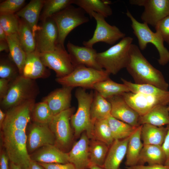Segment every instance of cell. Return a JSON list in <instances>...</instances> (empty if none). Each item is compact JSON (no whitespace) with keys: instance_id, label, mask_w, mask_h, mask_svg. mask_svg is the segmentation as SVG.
Here are the masks:
<instances>
[{"instance_id":"obj_39","label":"cell","mask_w":169,"mask_h":169,"mask_svg":"<svg viewBox=\"0 0 169 169\" xmlns=\"http://www.w3.org/2000/svg\"><path fill=\"white\" fill-rule=\"evenodd\" d=\"M53 116L46 103L42 101L35 104L31 115V119L33 122L49 124Z\"/></svg>"},{"instance_id":"obj_51","label":"cell","mask_w":169,"mask_h":169,"mask_svg":"<svg viewBox=\"0 0 169 169\" xmlns=\"http://www.w3.org/2000/svg\"><path fill=\"white\" fill-rule=\"evenodd\" d=\"M7 35L2 27L0 26V41H6Z\"/></svg>"},{"instance_id":"obj_46","label":"cell","mask_w":169,"mask_h":169,"mask_svg":"<svg viewBox=\"0 0 169 169\" xmlns=\"http://www.w3.org/2000/svg\"><path fill=\"white\" fill-rule=\"evenodd\" d=\"M8 79H0V100L1 101L7 94L10 82Z\"/></svg>"},{"instance_id":"obj_12","label":"cell","mask_w":169,"mask_h":169,"mask_svg":"<svg viewBox=\"0 0 169 169\" xmlns=\"http://www.w3.org/2000/svg\"><path fill=\"white\" fill-rule=\"evenodd\" d=\"M129 3L144 7L141 19L143 23L153 27L169 16V0H131Z\"/></svg>"},{"instance_id":"obj_43","label":"cell","mask_w":169,"mask_h":169,"mask_svg":"<svg viewBox=\"0 0 169 169\" xmlns=\"http://www.w3.org/2000/svg\"><path fill=\"white\" fill-rule=\"evenodd\" d=\"M155 28L164 42L169 44V16L160 21Z\"/></svg>"},{"instance_id":"obj_55","label":"cell","mask_w":169,"mask_h":169,"mask_svg":"<svg viewBox=\"0 0 169 169\" xmlns=\"http://www.w3.org/2000/svg\"><path fill=\"white\" fill-rule=\"evenodd\" d=\"M167 108H168V110L169 112V105H168V106H167Z\"/></svg>"},{"instance_id":"obj_38","label":"cell","mask_w":169,"mask_h":169,"mask_svg":"<svg viewBox=\"0 0 169 169\" xmlns=\"http://www.w3.org/2000/svg\"><path fill=\"white\" fill-rule=\"evenodd\" d=\"M74 0H44L43 11L40 17L42 21L73 4Z\"/></svg>"},{"instance_id":"obj_52","label":"cell","mask_w":169,"mask_h":169,"mask_svg":"<svg viewBox=\"0 0 169 169\" xmlns=\"http://www.w3.org/2000/svg\"><path fill=\"white\" fill-rule=\"evenodd\" d=\"M6 116V113L0 110V128L1 129Z\"/></svg>"},{"instance_id":"obj_11","label":"cell","mask_w":169,"mask_h":169,"mask_svg":"<svg viewBox=\"0 0 169 169\" xmlns=\"http://www.w3.org/2000/svg\"><path fill=\"white\" fill-rule=\"evenodd\" d=\"M74 110L70 107L54 116L48 124L55 136V145L60 149L66 148L71 141L73 135L70 122Z\"/></svg>"},{"instance_id":"obj_42","label":"cell","mask_w":169,"mask_h":169,"mask_svg":"<svg viewBox=\"0 0 169 169\" xmlns=\"http://www.w3.org/2000/svg\"><path fill=\"white\" fill-rule=\"evenodd\" d=\"M25 0H6L0 4V14H15L24 5Z\"/></svg>"},{"instance_id":"obj_13","label":"cell","mask_w":169,"mask_h":169,"mask_svg":"<svg viewBox=\"0 0 169 169\" xmlns=\"http://www.w3.org/2000/svg\"><path fill=\"white\" fill-rule=\"evenodd\" d=\"M35 99L29 100L8 110L2 128L26 129L31 119L33 110L35 104Z\"/></svg>"},{"instance_id":"obj_49","label":"cell","mask_w":169,"mask_h":169,"mask_svg":"<svg viewBox=\"0 0 169 169\" xmlns=\"http://www.w3.org/2000/svg\"><path fill=\"white\" fill-rule=\"evenodd\" d=\"M27 169H45L38 162L31 160L30 164Z\"/></svg>"},{"instance_id":"obj_34","label":"cell","mask_w":169,"mask_h":169,"mask_svg":"<svg viewBox=\"0 0 169 169\" xmlns=\"http://www.w3.org/2000/svg\"><path fill=\"white\" fill-rule=\"evenodd\" d=\"M121 80L130 92L152 95L169 100V90H164L151 84H136L123 78H121Z\"/></svg>"},{"instance_id":"obj_10","label":"cell","mask_w":169,"mask_h":169,"mask_svg":"<svg viewBox=\"0 0 169 169\" xmlns=\"http://www.w3.org/2000/svg\"><path fill=\"white\" fill-rule=\"evenodd\" d=\"M38 53L43 64L46 67L54 71L57 78L65 76L74 69L64 47L57 44L51 51Z\"/></svg>"},{"instance_id":"obj_19","label":"cell","mask_w":169,"mask_h":169,"mask_svg":"<svg viewBox=\"0 0 169 169\" xmlns=\"http://www.w3.org/2000/svg\"><path fill=\"white\" fill-rule=\"evenodd\" d=\"M89 139L86 132H83L68 153L69 162L76 169H88L90 163Z\"/></svg>"},{"instance_id":"obj_18","label":"cell","mask_w":169,"mask_h":169,"mask_svg":"<svg viewBox=\"0 0 169 169\" xmlns=\"http://www.w3.org/2000/svg\"><path fill=\"white\" fill-rule=\"evenodd\" d=\"M110 103L111 115L114 118L131 126L137 127L140 115L126 102L122 95L107 99Z\"/></svg>"},{"instance_id":"obj_7","label":"cell","mask_w":169,"mask_h":169,"mask_svg":"<svg viewBox=\"0 0 169 169\" xmlns=\"http://www.w3.org/2000/svg\"><path fill=\"white\" fill-rule=\"evenodd\" d=\"M109 75L104 69L100 70L80 66L75 68L69 74L57 78L56 81L63 86L93 89L95 84L109 78Z\"/></svg>"},{"instance_id":"obj_23","label":"cell","mask_w":169,"mask_h":169,"mask_svg":"<svg viewBox=\"0 0 169 169\" xmlns=\"http://www.w3.org/2000/svg\"><path fill=\"white\" fill-rule=\"evenodd\" d=\"M129 137L114 140L110 146L104 165L105 169H119L126 156Z\"/></svg>"},{"instance_id":"obj_48","label":"cell","mask_w":169,"mask_h":169,"mask_svg":"<svg viewBox=\"0 0 169 169\" xmlns=\"http://www.w3.org/2000/svg\"><path fill=\"white\" fill-rule=\"evenodd\" d=\"M9 160L5 150L2 148L0 154V169H9Z\"/></svg>"},{"instance_id":"obj_27","label":"cell","mask_w":169,"mask_h":169,"mask_svg":"<svg viewBox=\"0 0 169 169\" xmlns=\"http://www.w3.org/2000/svg\"><path fill=\"white\" fill-rule=\"evenodd\" d=\"M111 2L107 0H74L73 4L83 9L90 18L92 13L95 12L107 17L112 14L110 7Z\"/></svg>"},{"instance_id":"obj_32","label":"cell","mask_w":169,"mask_h":169,"mask_svg":"<svg viewBox=\"0 0 169 169\" xmlns=\"http://www.w3.org/2000/svg\"><path fill=\"white\" fill-rule=\"evenodd\" d=\"M111 110L110 103L95 91L90 108L91 118L93 122L107 119L111 115Z\"/></svg>"},{"instance_id":"obj_16","label":"cell","mask_w":169,"mask_h":169,"mask_svg":"<svg viewBox=\"0 0 169 169\" xmlns=\"http://www.w3.org/2000/svg\"><path fill=\"white\" fill-rule=\"evenodd\" d=\"M127 104L140 116L143 115L158 105H166L169 100L154 96L129 92L122 95Z\"/></svg>"},{"instance_id":"obj_44","label":"cell","mask_w":169,"mask_h":169,"mask_svg":"<svg viewBox=\"0 0 169 169\" xmlns=\"http://www.w3.org/2000/svg\"><path fill=\"white\" fill-rule=\"evenodd\" d=\"M38 163L45 169H76L74 166L70 162L65 164Z\"/></svg>"},{"instance_id":"obj_21","label":"cell","mask_w":169,"mask_h":169,"mask_svg":"<svg viewBox=\"0 0 169 169\" xmlns=\"http://www.w3.org/2000/svg\"><path fill=\"white\" fill-rule=\"evenodd\" d=\"M30 157L31 160L38 163L65 164L69 162L68 153L53 145L39 148Z\"/></svg>"},{"instance_id":"obj_4","label":"cell","mask_w":169,"mask_h":169,"mask_svg":"<svg viewBox=\"0 0 169 169\" xmlns=\"http://www.w3.org/2000/svg\"><path fill=\"white\" fill-rule=\"evenodd\" d=\"M94 94L93 91L89 93L81 88H78L75 91L78 106L76 112L71 116L70 123L76 137L84 131L89 139H92L94 123L91 118L90 108Z\"/></svg>"},{"instance_id":"obj_25","label":"cell","mask_w":169,"mask_h":169,"mask_svg":"<svg viewBox=\"0 0 169 169\" xmlns=\"http://www.w3.org/2000/svg\"><path fill=\"white\" fill-rule=\"evenodd\" d=\"M140 125L149 124L158 127L169 125V112L166 105H158L145 114L140 116Z\"/></svg>"},{"instance_id":"obj_9","label":"cell","mask_w":169,"mask_h":169,"mask_svg":"<svg viewBox=\"0 0 169 169\" xmlns=\"http://www.w3.org/2000/svg\"><path fill=\"white\" fill-rule=\"evenodd\" d=\"M92 16L96 22V28L92 37L87 41H83L84 46L92 48L94 45L100 42L113 45L125 37V34L117 27L109 24L103 15L93 12Z\"/></svg>"},{"instance_id":"obj_47","label":"cell","mask_w":169,"mask_h":169,"mask_svg":"<svg viewBox=\"0 0 169 169\" xmlns=\"http://www.w3.org/2000/svg\"><path fill=\"white\" fill-rule=\"evenodd\" d=\"M126 169H169V167L163 165H137L133 166L126 167Z\"/></svg>"},{"instance_id":"obj_20","label":"cell","mask_w":169,"mask_h":169,"mask_svg":"<svg viewBox=\"0 0 169 169\" xmlns=\"http://www.w3.org/2000/svg\"><path fill=\"white\" fill-rule=\"evenodd\" d=\"M73 88L63 86L52 91L44 98L42 101L47 103L54 116L71 107Z\"/></svg>"},{"instance_id":"obj_41","label":"cell","mask_w":169,"mask_h":169,"mask_svg":"<svg viewBox=\"0 0 169 169\" xmlns=\"http://www.w3.org/2000/svg\"><path fill=\"white\" fill-rule=\"evenodd\" d=\"M18 69L16 65L10 59H2L0 62V77L1 78L12 81L19 75Z\"/></svg>"},{"instance_id":"obj_53","label":"cell","mask_w":169,"mask_h":169,"mask_svg":"<svg viewBox=\"0 0 169 169\" xmlns=\"http://www.w3.org/2000/svg\"><path fill=\"white\" fill-rule=\"evenodd\" d=\"M88 169H105L104 167L90 163Z\"/></svg>"},{"instance_id":"obj_17","label":"cell","mask_w":169,"mask_h":169,"mask_svg":"<svg viewBox=\"0 0 169 169\" xmlns=\"http://www.w3.org/2000/svg\"><path fill=\"white\" fill-rule=\"evenodd\" d=\"M67 47L74 68L80 66H84L98 70H103L96 60L98 53L93 47L76 45L70 41L67 43Z\"/></svg>"},{"instance_id":"obj_1","label":"cell","mask_w":169,"mask_h":169,"mask_svg":"<svg viewBox=\"0 0 169 169\" xmlns=\"http://www.w3.org/2000/svg\"><path fill=\"white\" fill-rule=\"evenodd\" d=\"M126 68L135 83L151 84L168 90L169 84L162 73L149 62L136 44H132L131 45L129 60Z\"/></svg>"},{"instance_id":"obj_45","label":"cell","mask_w":169,"mask_h":169,"mask_svg":"<svg viewBox=\"0 0 169 169\" xmlns=\"http://www.w3.org/2000/svg\"><path fill=\"white\" fill-rule=\"evenodd\" d=\"M168 128L167 133L161 145L166 158L164 165L169 167V125H167Z\"/></svg>"},{"instance_id":"obj_37","label":"cell","mask_w":169,"mask_h":169,"mask_svg":"<svg viewBox=\"0 0 169 169\" xmlns=\"http://www.w3.org/2000/svg\"><path fill=\"white\" fill-rule=\"evenodd\" d=\"M91 139L102 142L109 147L114 141L107 119L95 121Z\"/></svg>"},{"instance_id":"obj_22","label":"cell","mask_w":169,"mask_h":169,"mask_svg":"<svg viewBox=\"0 0 169 169\" xmlns=\"http://www.w3.org/2000/svg\"><path fill=\"white\" fill-rule=\"evenodd\" d=\"M26 55L22 75L33 80L49 76V72L42 62L36 50Z\"/></svg>"},{"instance_id":"obj_31","label":"cell","mask_w":169,"mask_h":169,"mask_svg":"<svg viewBox=\"0 0 169 169\" xmlns=\"http://www.w3.org/2000/svg\"><path fill=\"white\" fill-rule=\"evenodd\" d=\"M93 89L106 99L130 92L125 84L116 83L110 78L96 83Z\"/></svg>"},{"instance_id":"obj_2","label":"cell","mask_w":169,"mask_h":169,"mask_svg":"<svg viewBox=\"0 0 169 169\" xmlns=\"http://www.w3.org/2000/svg\"><path fill=\"white\" fill-rule=\"evenodd\" d=\"M3 145L10 162L27 169L31 159L28 151L26 130L3 128Z\"/></svg>"},{"instance_id":"obj_54","label":"cell","mask_w":169,"mask_h":169,"mask_svg":"<svg viewBox=\"0 0 169 169\" xmlns=\"http://www.w3.org/2000/svg\"><path fill=\"white\" fill-rule=\"evenodd\" d=\"M9 169H22V168L18 165L10 162Z\"/></svg>"},{"instance_id":"obj_40","label":"cell","mask_w":169,"mask_h":169,"mask_svg":"<svg viewBox=\"0 0 169 169\" xmlns=\"http://www.w3.org/2000/svg\"><path fill=\"white\" fill-rule=\"evenodd\" d=\"M20 18L16 14H0V26L7 35L18 33Z\"/></svg>"},{"instance_id":"obj_35","label":"cell","mask_w":169,"mask_h":169,"mask_svg":"<svg viewBox=\"0 0 169 169\" xmlns=\"http://www.w3.org/2000/svg\"><path fill=\"white\" fill-rule=\"evenodd\" d=\"M114 140L129 137L138 127L131 126L110 115L107 119Z\"/></svg>"},{"instance_id":"obj_14","label":"cell","mask_w":169,"mask_h":169,"mask_svg":"<svg viewBox=\"0 0 169 169\" xmlns=\"http://www.w3.org/2000/svg\"><path fill=\"white\" fill-rule=\"evenodd\" d=\"M58 36L57 25L52 18L43 21L36 33V50L43 53L53 50L57 45Z\"/></svg>"},{"instance_id":"obj_36","label":"cell","mask_w":169,"mask_h":169,"mask_svg":"<svg viewBox=\"0 0 169 169\" xmlns=\"http://www.w3.org/2000/svg\"><path fill=\"white\" fill-rule=\"evenodd\" d=\"M109 147L102 142L91 139L89 144L90 163L103 167Z\"/></svg>"},{"instance_id":"obj_28","label":"cell","mask_w":169,"mask_h":169,"mask_svg":"<svg viewBox=\"0 0 169 169\" xmlns=\"http://www.w3.org/2000/svg\"><path fill=\"white\" fill-rule=\"evenodd\" d=\"M7 41L9 46L10 59L17 66L22 75L27 55L21 44L18 33L7 35Z\"/></svg>"},{"instance_id":"obj_33","label":"cell","mask_w":169,"mask_h":169,"mask_svg":"<svg viewBox=\"0 0 169 169\" xmlns=\"http://www.w3.org/2000/svg\"><path fill=\"white\" fill-rule=\"evenodd\" d=\"M18 34L21 44L26 54L36 50L35 36L29 25L20 18Z\"/></svg>"},{"instance_id":"obj_8","label":"cell","mask_w":169,"mask_h":169,"mask_svg":"<svg viewBox=\"0 0 169 169\" xmlns=\"http://www.w3.org/2000/svg\"><path fill=\"white\" fill-rule=\"evenodd\" d=\"M85 13L81 8L70 5L51 17L55 22L58 28V44L64 47L65 40L68 34L79 26L89 21Z\"/></svg>"},{"instance_id":"obj_3","label":"cell","mask_w":169,"mask_h":169,"mask_svg":"<svg viewBox=\"0 0 169 169\" xmlns=\"http://www.w3.org/2000/svg\"><path fill=\"white\" fill-rule=\"evenodd\" d=\"M133 39L131 37L125 36L106 50L98 53L96 60L100 67L110 74L113 75L126 68Z\"/></svg>"},{"instance_id":"obj_24","label":"cell","mask_w":169,"mask_h":169,"mask_svg":"<svg viewBox=\"0 0 169 169\" xmlns=\"http://www.w3.org/2000/svg\"><path fill=\"white\" fill-rule=\"evenodd\" d=\"M44 4V0H31L16 13L29 25L35 36L39 27L38 23Z\"/></svg>"},{"instance_id":"obj_56","label":"cell","mask_w":169,"mask_h":169,"mask_svg":"<svg viewBox=\"0 0 169 169\" xmlns=\"http://www.w3.org/2000/svg\"></svg>"},{"instance_id":"obj_30","label":"cell","mask_w":169,"mask_h":169,"mask_svg":"<svg viewBox=\"0 0 169 169\" xmlns=\"http://www.w3.org/2000/svg\"><path fill=\"white\" fill-rule=\"evenodd\" d=\"M166 161L161 146L154 145H144L141 152L137 165H163Z\"/></svg>"},{"instance_id":"obj_6","label":"cell","mask_w":169,"mask_h":169,"mask_svg":"<svg viewBox=\"0 0 169 169\" xmlns=\"http://www.w3.org/2000/svg\"><path fill=\"white\" fill-rule=\"evenodd\" d=\"M126 14L131 21V27L137 38L140 49L144 50L148 44H151L158 52L159 57L158 62L159 64L164 66L168 64L169 51L165 47L164 41L161 35L157 32L152 31L147 24L137 21L128 10Z\"/></svg>"},{"instance_id":"obj_50","label":"cell","mask_w":169,"mask_h":169,"mask_svg":"<svg viewBox=\"0 0 169 169\" xmlns=\"http://www.w3.org/2000/svg\"><path fill=\"white\" fill-rule=\"evenodd\" d=\"M5 51L9 52V46L7 41H0V52Z\"/></svg>"},{"instance_id":"obj_15","label":"cell","mask_w":169,"mask_h":169,"mask_svg":"<svg viewBox=\"0 0 169 169\" xmlns=\"http://www.w3.org/2000/svg\"><path fill=\"white\" fill-rule=\"evenodd\" d=\"M55 144V136L48 124L33 122L31 125L27 141L29 153H32L43 146Z\"/></svg>"},{"instance_id":"obj_29","label":"cell","mask_w":169,"mask_h":169,"mask_svg":"<svg viewBox=\"0 0 169 169\" xmlns=\"http://www.w3.org/2000/svg\"><path fill=\"white\" fill-rule=\"evenodd\" d=\"M141 125V138L144 145L161 146L167 133V126L158 127L149 124Z\"/></svg>"},{"instance_id":"obj_5","label":"cell","mask_w":169,"mask_h":169,"mask_svg":"<svg viewBox=\"0 0 169 169\" xmlns=\"http://www.w3.org/2000/svg\"><path fill=\"white\" fill-rule=\"evenodd\" d=\"M39 92L34 80L20 75L10 82L7 94L0 101L1 105L8 110L26 101L35 99Z\"/></svg>"},{"instance_id":"obj_26","label":"cell","mask_w":169,"mask_h":169,"mask_svg":"<svg viewBox=\"0 0 169 169\" xmlns=\"http://www.w3.org/2000/svg\"><path fill=\"white\" fill-rule=\"evenodd\" d=\"M141 125L138 126L129 137L127 145L125 165L130 167L137 164L144 145L141 138Z\"/></svg>"}]
</instances>
